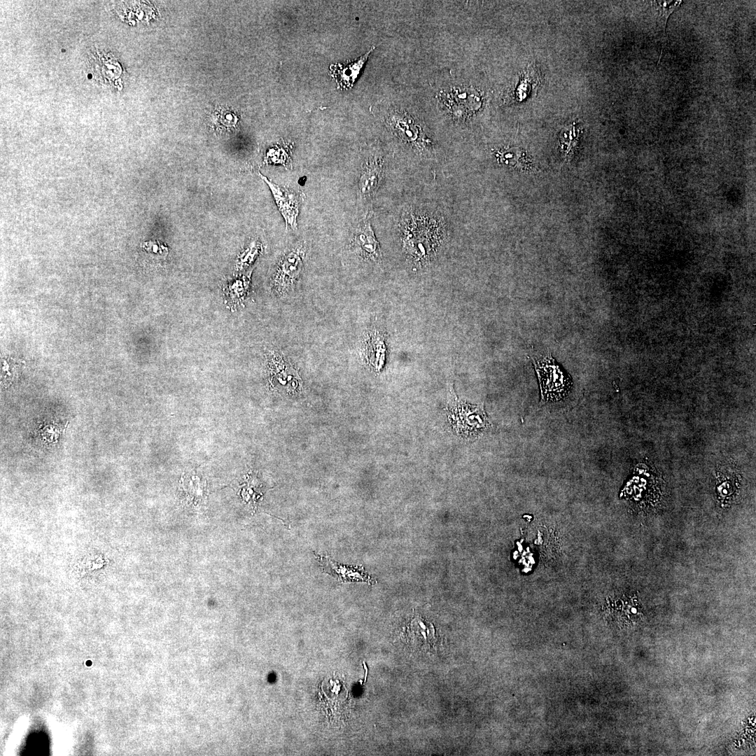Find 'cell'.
Returning a JSON list of instances; mask_svg holds the SVG:
<instances>
[{"label": "cell", "mask_w": 756, "mask_h": 756, "mask_svg": "<svg viewBox=\"0 0 756 756\" xmlns=\"http://www.w3.org/2000/svg\"><path fill=\"white\" fill-rule=\"evenodd\" d=\"M531 360L539 382L541 401H557L566 397L573 386L572 379L552 355Z\"/></svg>", "instance_id": "obj_1"}, {"label": "cell", "mask_w": 756, "mask_h": 756, "mask_svg": "<svg viewBox=\"0 0 756 756\" xmlns=\"http://www.w3.org/2000/svg\"><path fill=\"white\" fill-rule=\"evenodd\" d=\"M305 245L300 242L287 250L279 260L271 279V288L278 297L293 291L303 270Z\"/></svg>", "instance_id": "obj_2"}, {"label": "cell", "mask_w": 756, "mask_h": 756, "mask_svg": "<svg viewBox=\"0 0 756 756\" xmlns=\"http://www.w3.org/2000/svg\"><path fill=\"white\" fill-rule=\"evenodd\" d=\"M449 419L461 435H476L489 426L488 416L482 405H472L458 400L451 393L447 407Z\"/></svg>", "instance_id": "obj_3"}, {"label": "cell", "mask_w": 756, "mask_h": 756, "mask_svg": "<svg viewBox=\"0 0 756 756\" xmlns=\"http://www.w3.org/2000/svg\"><path fill=\"white\" fill-rule=\"evenodd\" d=\"M259 176L270 188L278 209L284 218L286 228L297 229V218L302 201V192L277 185L260 173Z\"/></svg>", "instance_id": "obj_4"}, {"label": "cell", "mask_w": 756, "mask_h": 756, "mask_svg": "<svg viewBox=\"0 0 756 756\" xmlns=\"http://www.w3.org/2000/svg\"><path fill=\"white\" fill-rule=\"evenodd\" d=\"M269 377L277 390L289 394L301 389V379L297 370L281 354L273 351L269 359Z\"/></svg>", "instance_id": "obj_5"}, {"label": "cell", "mask_w": 756, "mask_h": 756, "mask_svg": "<svg viewBox=\"0 0 756 756\" xmlns=\"http://www.w3.org/2000/svg\"><path fill=\"white\" fill-rule=\"evenodd\" d=\"M442 102L450 113L456 118H465L475 113L481 107L482 97L474 88L459 87L444 94Z\"/></svg>", "instance_id": "obj_6"}, {"label": "cell", "mask_w": 756, "mask_h": 756, "mask_svg": "<svg viewBox=\"0 0 756 756\" xmlns=\"http://www.w3.org/2000/svg\"><path fill=\"white\" fill-rule=\"evenodd\" d=\"M350 246L365 260L377 262L382 254L370 224V218L363 220L357 226L350 239Z\"/></svg>", "instance_id": "obj_7"}, {"label": "cell", "mask_w": 756, "mask_h": 756, "mask_svg": "<svg viewBox=\"0 0 756 756\" xmlns=\"http://www.w3.org/2000/svg\"><path fill=\"white\" fill-rule=\"evenodd\" d=\"M387 122L394 133L402 141L418 146L426 144L419 124L407 111H393L388 115Z\"/></svg>", "instance_id": "obj_8"}, {"label": "cell", "mask_w": 756, "mask_h": 756, "mask_svg": "<svg viewBox=\"0 0 756 756\" xmlns=\"http://www.w3.org/2000/svg\"><path fill=\"white\" fill-rule=\"evenodd\" d=\"M374 48L375 47L372 46L371 49L355 60L346 64H332L329 66L330 74L335 80L338 88L348 90L353 87L368 57Z\"/></svg>", "instance_id": "obj_9"}, {"label": "cell", "mask_w": 756, "mask_h": 756, "mask_svg": "<svg viewBox=\"0 0 756 756\" xmlns=\"http://www.w3.org/2000/svg\"><path fill=\"white\" fill-rule=\"evenodd\" d=\"M383 162L380 158H368L363 164L358 183V193L364 198L373 196L380 184Z\"/></svg>", "instance_id": "obj_10"}, {"label": "cell", "mask_w": 756, "mask_h": 756, "mask_svg": "<svg viewBox=\"0 0 756 756\" xmlns=\"http://www.w3.org/2000/svg\"><path fill=\"white\" fill-rule=\"evenodd\" d=\"M253 270L232 279L223 288L225 302L232 309L243 304L251 288V277Z\"/></svg>", "instance_id": "obj_11"}, {"label": "cell", "mask_w": 756, "mask_h": 756, "mask_svg": "<svg viewBox=\"0 0 756 756\" xmlns=\"http://www.w3.org/2000/svg\"><path fill=\"white\" fill-rule=\"evenodd\" d=\"M316 559L324 573L334 576L341 582L349 581H365L370 582V578L363 572L362 568L347 566L334 562L327 556L315 554Z\"/></svg>", "instance_id": "obj_12"}, {"label": "cell", "mask_w": 756, "mask_h": 756, "mask_svg": "<svg viewBox=\"0 0 756 756\" xmlns=\"http://www.w3.org/2000/svg\"><path fill=\"white\" fill-rule=\"evenodd\" d=\"M386 344L384 336L378 331L367 335L364 343V351L368 363L375 370H379L385 360Z\"/></svg>", "instance_id": "obj_13"}, {"label": "cell", "mask_w": 756, "mask_h": 756, "mask_svg": "<svg viewBox=\"0 0 756 756\" xmlns=\"http://www.w3.org/2000/svg\"><path fill=\"white\" fill-rule=\"evenodd\" d=\"M262 244L257 241H251L238 255L236 261V270L241 271L249 267L261 254Z\"/></svg>", "instance_id": "obj_14"}, {"label": "cell", "mask_w": 756, "mask_h": 756, "mask_svg": "<svg viewBox=\"0 0 756 756\" xmlns=\"http://www.w3.org/2000/svg\"><path fill=\"white\" fill-rule=\"evenodd\" d=\"M88 78H92V75H91V74H88Z\"/></svg>", "instance_id": "obj_15"}]
</instances>
